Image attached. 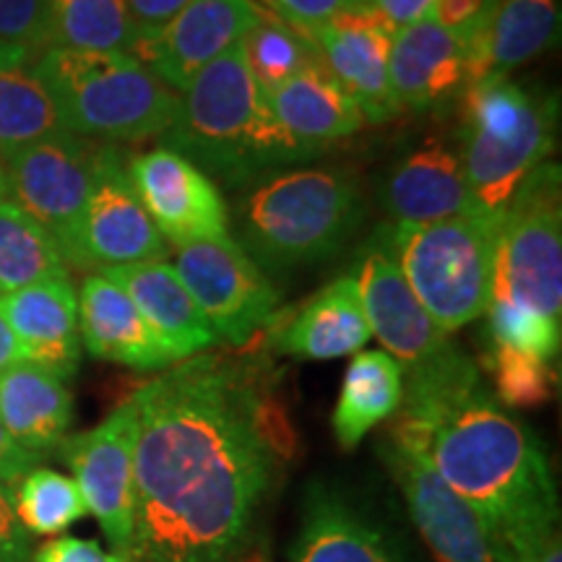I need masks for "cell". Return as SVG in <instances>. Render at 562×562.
<instances>
[{
  "label": "cell",
  "mask_w": 562,
  "mask_h": 562,
  "mask_svg": "<svg viewBox=\"0 0 562 562\" xmlns=\"http://www.w3.org/2000/svg\"><path fill=\"white\" fill-rule=\"evenodd\" d=\"M133 562H245L292 430L258 360L195 355L131 396Z\"/></svg>",
  "instance_id": "cell-1"
},
{
  "label": "cell",
  "mask_w": 562,
  "mask_h": 562,
  "mask_svg": "<svg viewBox=\"0 0 562 562\" xmlns=\"http://www.w3.org/2000/svg\"><path fill=\"white\" fill-rule=\"evenodd\" d=\"M396 414L391 435L417 448L480 516L497 562L521 560L558 533V490L542 446L490 396L459 347L406 375Z\"/></svg>",
  "instance_id": "cell-2"
},
{
  "label": "cell",
  "mask_w": 562,
  "mask_h": 562,
  "mask_svg": "<svg viewBox=\"0 0 562 562\" xmlns=\"http://www.w3.org/2000/svg\"><path fill=\"white\" fill-rule=\"evenodd\" d=\"M165 136L175 151L229 188L250 186L318 154L273 117L245 63L243 42L209 63L178 94Z\"/></svg>",
  "instance_id": "cell-3"
},
{
  "label": "cell",
  "mask_w": 562,
  "mask_h": 562,
  "mask_svg": "<svg viewBox=\"0 0 562 562\" xmlns=\"http://www.w3.org/2000/svg\"><path fill=\"white\" fill-rule=\"evenodd\" d=\"M364 216L360 186L334 167L263 178L237 203L240 248L273 273L334 256Z\"/></svg>",
  "instance_id": "cell-4"
},
{
  "label": "cell",
  "mask_w": 562,
  "mask_h": 562,
  "mask_svg": "<svg viewBox=\"0 0 562 562\" xmlns=\"http://www.w3.org/2000/svg\"><path fill=\"white\" fill-rule=\"evenodd\" d=\"M34 70L50 91L70 136L144 140L170 131L178 94L131 53H83L47 47Z\"/></svg>",
  "instance_id": "cell-5"
},
{
  "label": "cell",
  "mask_w": 562,
  "mask_h": 562,
  "mask_svg": "<svg viewBox=\"0 0 562 562\" xmlns=\"http://www.w3.org/2000/svg\"><path fill=\"white\" fill-rule=\"evenodd\" d=\"M558 102L503 79L463 89L461 170L476 206L501 216L521 182L554 149Z\"/></svg>",
  "instance_id": "cell-6"
},
{
  "label": "cell",
  "mask_w": 562,
  "mask_h": 562,
  "mask_svg": "<svg viewBox=\"0 0 562 562\" xmlns=\"http://www.w3.org/2000/svg\"><path fill=\"white\" fill-rule=\"evenodd\" d=\"M501 220L503 214L472 211L432 224H391L375 243L440 331L453 334L487 311Z\"/></svg>",
  "instance_id": "cell-7"
},
{
  "label": "cell",
  "mask_w": 562,
  "mask_h": 562,
  "mask_svg": "<svg viewBox=\"0 0 562 562\" xmlns=\"http://www.w3.org/2000/svg\"><path fill=\"white\" fill-rule=\"evenodd\" d=\"M560 165L544 161L521 182L497 232L492 294L558 323L562 318Z\"/></svg>",
  "instance_id": "cell-8"
},
{
  "label": "cell",
  "mask_w": 562,
  "mask_h": 562,
  "mask_svg": "<svg viewBox=\"0 0 562 562\" xmlns=\"http://www.w3.org/2000/svg\"><path fill=\"white\" fill-rule=\"evenodd\" d=\"M102 149L97 140L63 133L0 157L5 195L53 237L68 269H76L81 216Z\"/></svg>",
  "instance_id": "cell-9"
},
{
  "label": "cell",
  "mask_w": 562,
  "mask_h": 562,
  "mask_svg": "<svg viewBox=\"0 0 562 562\" xmlns=\"http://www.w3.org/2000/svg\"><path fill=\"white\" fill-rule=\"evenodd\" d=\"M178 271L186 290L220 341L248 344L269 326L279 307V292L261 266L232 237L175 245Z\"/></svg>",
  "instance_id": "cell-10"
},
{
  "label": "cell",
  "mask_w": 562,
  "mask_h": 562,
  "mask_svg": "<svg viewBox=\"0 0 562 562\" xmlns=\"http://www.w3.org/2000/svg\"><path fill=\"white\" fill-rule=\"evenodd\" d=\"M136 412L131 398L91 430L63 440L60 459L74 472L87 513L97 518L112 552L133 562L136 544Z\"/></svg>",
  "instance_id": "cell-11"
},
{
  "label": "cell",
  "mask_w": 562,
  "mask_h": 562,
  "mask_svg": "<svg viewBox=\"0 0 562 562\" xmlns=\"http://www.w3.org/2000/svg\"><path fill=\"white\" fill-rule=\"evenodd\" d=\"M170 245L154 227L133 191L123 154L104 146L79 227L76 269H117L146 261H167Z\"/></svg>",
  "instance_id": "cell-12"
},
{
  "label": "cell",
  "mask_w": 562,
  "mask_h": 562,
  "mask_svg": "<svg viewBox=\"0 0 562 562\" xmlns=\"http://www.w3.org/2000/svg\"><path fill=\"white\" fill-rule=\"evenodd\" d=\"M263 13L256 0H191L161 30L136 40L131 55L182 94L209 63L240 45Z\"/></svg>",
  "instance_id": "cell-13"
},
{
  "label": "cell",
  "mask_w": 562,
  "mask_h": 562,
  "mask_svg": "<svg viewBox=\"0 0 562 562\" xmlns=\"http://www.w3.org/2000/svg\"><path fill=\"white\" fill-rule=\"evenodd\" d=\"M125 172L167 243L229 235V211L216 182L175 149H151L125 161Z\"/></svg>",
  "instance_id": "cell-14"
},
{
  "label": "cell",
  "mask_w": 562,
  "mask_h": 562,
  "mask_svg": "<svg viewBox=\"0 0 562 562\" xmlns=\"http://www.w3.org/2000/svg\"><path fill=\"white\" fill-rule=\"evenodd\" d=\"M381 456L438 562H497L480 516L440 480L417 448L389 435Z\"/></svg>",
  "instance_id": "cell-15"
},
{
  "label": "cell",
  "mask_w": 562,
  "mask_h": 562,
  "mask_svg": "<svg viewBox=\"0 0 562 562\" xmlns=\"http://www.w3.org/2000/svg\"><path fill=\"white\" fill-rule=\"evenodd\" d=\"M355 281L370 334L402 364L404 375L430 368L456 349L375 240L357 263Z\"/></svg>",
  "instance_id": "cell-16"
},
{
  "label": "cell",
  "mask_w": 562,
  "mask_h": 562,
  "mask_svg": "<svg viewBox=\"0 0 562 562\" xmlns=\"http://www.w3.org/2000/svg\"><path fill=\"white\" fill-rule=\"evenodd\" d=\"M300 32L318 47L326 68L362 112V121L381 125L398 115L402 108L393 97L389 76L391 40L396 32L375 5L344 11L326 24Z\"/></svg>",
  "instance_id": "cell-17"
},
{
  "label": "cell",
  "mask_w": 562,
  "mask_h": 562,
  "mask_svg": "<svg viewBox=\"0 0 562 562\" xmlns=\"http://www.w3.org/2000/svg\"><path fill=\"white\" fill-rule=\"evenodd\" d=\"M0 311L16 336L24 362L68 378L81 362L79 294L70 277H55L0 294Z\"/></svg>",
  "instance_id": "cell-18"
},
{
  "label": "cell",
  "mask_w": 562,
  "mask_h": 562,
  "mask_svg": "<svg viewBox=\"0 0 562 562\" xmlns=\"http://www.w3.org/2000/svg\"><path fill=\"white\" fill-rule=\"evenodd\" d=\"M360 292L351 273L302 302L294 313L279 311L269 321V344L297 360H336L360 351L370 341Z\"/></svg>",
  "instance_id": "cell-19"
},
{
  "label": "cell",
  "mask_w": 562,
  "mask_h": 562,
  "mask_svg": "<svg viewBox=\"0 0 562 562\" xmlns=\"http://www.w3.org/2000/svg\"><path fill=\"white\" fill-rule=\"evenodd\" d=\"M389 76L398 108L438 110L469 87L467 45L432 19L417 21L393 34Z\"/></svg>",
  "instance_id": "cell-20"
},
{
  "label": "cell",
  "mask_w": 562,
  "mask_h": 562,
  "mask_svg": "<svg viewBox=\"0 0 562 562\" xmlns=\"http://www.w3.org/2000/svg\"><path fill=\"white\" fill-rule=\"evenodd\" d=\"M383 206L393 224H432L482 211L469 191L459 154L438 138L393 165L383 186Z\"/></svg>",
  "instance_id": "cell-21"
},
{
  "label": "cell",
  "mask_w": 562,
  "mask_h": 562,
  "mask_svg": "<svg viewBox=\"0 0 562 562\" xmlns=\"http://www.w3.org/2000/svg\"><path fill=\"white\" fill-rule=\"evenodd\" d=\"M133 300L172 362L191 360L220 344L180 273L167 261H146L100 271Z\"/></svg>",
  "instance_id": "cell-22"
},
{
  "label": "cell",
  "mask_w": 562,
  "mask_h": 562,
  "mask_svg": "<svg viewBox=\"0 0 562 562\" xmlns=\"http://www.w3.org/2000/svg\"><path fill=\"white\" fill-rule=\"evenodd\" d=\"M79 334L81 347L97 360L157 372L172 364L133 300L100 271L89 273L81 284Z\"/></svg>",
  "instance_id": "cell-23"
},
{
  "label": "cell",
  "mask_w": 562,
  "mask_h": 562,
  "mask_svg": "<svg viewBox=\"0 0 562 562\" xmlns=\"http://www.w3.org/2000/svg\"><path fill=\"white\" fill-rule=\"evenodd\" d=\"M74 419V396L63 378L19 362L0 372V422L37 459L58 451Z\"/></svg>",
  "instance_id": "cell-24"
},
{
  "label": "cell",
  "mask_w": 562,
  "mask_h": 562,
  "mask_svg": "<svg viewBox=\"0 0 562 562\" xmlns=\"http://www.w3.org/2000/svg\"><path fill=\"white\" fill-rule=\"evenodd\" d=\"M560 0H497L487 30L467 45L469 87L503 79L558 45Z\"/></svg>",
  "instance_id": "cell-25"
},
{
  "label": "cell",
  "mask_w": 562,
  "mask_h": 562,
  "mask_svg": "<svg viewBox=\"0 0 562 562\" xmlns=\"http://www.w3.org/2000/svg\"><path fill=\"white\" fill-rule=\"evenodd\" d=\"M266 102L281 128L315 151L355 136L364 123L362 112L323 60L269 91Z\"/></svg>",
  "instance_id": "cell-26"
},
{
  "label": "cell",
  "mask_w": 562,
  "mask_h": 562,
  "mask_svg": "<svg viewBox=\"0 0 562 562\" xmlns=\"http://www.w3.org/2000/svg\"><path fill=\"white\" fill-rule=\"evenodd\" d=\"M292 562H398L389 539L328 487L307 492Z\"/></svg>",
  "instance_id": "cell-27"
},
{
  "label": "cell",
  "mask_w": 562,
  "mask_h": 562,
  "mask_svg": "<svg viewBox=\"0 0 562 562\" xmlns=\"http://www.w3.org/2000/svg\"><path fill=\"white\" fill-rule=\"evenodd\" d=\"M404 398V370L389 351H360L344 375L331 425L336 442L351 451L364 435L398 412Z\"/></svg>",
  "instance_id": "cell-28"
},
{
  "label": "cell",
  "mask_w": 562,
  "mask_h": 562,
  "mask_svg": "<svg viewBox=\"0 0 562 562\" xmlns=\"http://www.w3.org/2000/svg\"><path fill=\"white\" fill-rule=\"evenodd\" d=\"M34 58L21 47L0 50V157L68 133Z\"/></svg>",
  "instance_id": "cell-29"
},
{
  "label": "cell",
  "mask_w": 562,
  "mask_h": 562,
  "mask_svg": "<svg viewBox=\"0 0 562 562\" xmlns=\"http://www.w3.org/2000/svg\"><path fill=\"white\" fill-rule=\"evenodd\" d=\"M50 47L83 53H133L123 0H45Z\"/></svg>",
  "instance_id": "cell-30"
},
{
  "label": "cell",
  "mask_w": 562,
  "mask_h": 562,
  "mask_svg": "<svg viewBox=\"0 0 562 562\" xmlns=\"http://www.w3.org/2000/svg\"><path fill=\"white\" fill-rule=\"evenodd\" d=\"M68 277L58 245L9 195L0 199V294Z\"/></svg>",
  "instance_id": "cell-31"
},
{
  "label": "cell",
  "mask_w": 562,
  "mask_h": 562,
  "mask_svg": "<svg viewBox=\"0 0 562 562\" xmlns=\"http://www.w3.org/2000/svg\"><path fill=\"white\" fill-rule=\"evenodd\" d=\"M243 53L252 81L263 94L281 87L300 70L323 60L307 34L284 24L271 13H263V19L248 32V37L243 40Z\"/></svg>",
  "instance_id": "cell-32"
},
{
  "label": "cell",
  "mask_w": 562,
  "mask_h": 562,
  "mask_svg": "<svg viewBox=\"0 0 562 562\" xmlns=\"http://www.w3.org/2000/svg\"><path fill=\"white\" fill-rule=\"evenodd\" d=\"M21 526L37 537H55L87 516L76 482L55 469L34 467L11 490Z\"/></svg>",
  "instance_id": "cell-33"
},
{
  "label": "cell",
  "mask_w": 562,
  "mask_h": 562,
  "mask_svg": "<svg viewBox=\"0 0 562 562\" xmlns=\"http://www.w3.org/2000/svg\"><path fill=\"white\" fill-rule=\"evenodd\" d=\"M487 372L495 383L497 398L510 409H537L552 402L554 375L550 362L539 357L492 344Z\"/></svg>",
  "instance_id": "cell-34"
},
{
  "label": "cell",
  "mask_w": 562,
  "mask_h": 562,
  "mask_svg": "<svg viewBox=\"0 0 562 562\" xmlns=\"http://www.w3.org/2000/svg\"><path fill=\"white\" fill-rule=\"evenodd\" d=\"M490 339L501 347H510L526 355L550 362L560 351V326L542 318V315L526 311L503 294H490L487 302Z\"/></svg>",
  "instance_id": "cell-35"
},
{
  "label": "cell",
  "mask_w": 562,
  "mask_h": 562,
  "mask_svg": "<svg viewBox=\"0 0 562 562\" xmlns=\"http://www.w3.org/2000/svg\"><path fill=\"white\" fill-rule=\"evenodd\" d=\"M0 45L45 53L50 47L45 0H0Z\"/></svg>",
  "instance_id": "cell-36"
},
{
  "label": "cell",
  "mask_w": 562,
  "mask_h": 562,
  "mask_svg": "<svg viewBox=\"0 0 562 562\" xmlns=\"http://www.w3.org/2000/svg\"><path fill=\"white\" fill-rule=\"evenodd\" d=\"M497 0H432L430 19L463 45H472L487 30Z\"/></svg>",
  "instance_id": "cell-37"
},
{
  "label": "cell",
  "mask_w": 562,
  "mask_h": 562,
  "mask_svg": "<svg viewBox=\"0 0 562 562\" xmlns=\"http://www.w3.org/2000/svg\"><path fill=\"white\" fill-rule=\"evenodd\" d=\"M266 13L294 26V30H307L339 16L344 11L364 9L372 0H258Z\"/></svg>",
  "instance_id": "cell-38"
},
{
  "label": "cell",
  "mask_w": 562,
  "mask_h": 562,
  "mask_svg": "<svg viewBox=\"0 0 562 562\" xmlns=\"http://www.w3.org/2000/svg\"><path fill=\"white\" fill-rule=\"evenodd\" d=\"M32 562H131L121 554L108 552L102 544L79 537H58L42 544Z\"/></svg>",
  "instance_id": "cell-39"
},
{
  "label": "cell",
  "mask_w": 562,
  "mask_h": 562,
  "mask_svg": "<svg viewBox=\"0 0 562 562\" xmlns=\"http://www.w3.org/2000/svg\"><path fill=\"white\" fill-rule=\"evenodd\" d=\"M188 3H191V0H123V9L133 26V34H136V40H140L161 30V26L178 16ZM133 45H136V42H133Z\"/></svg>",
  "instance_id": "cell-40"
},
{
  "label": "cell",
  "mask_w": 562,
  "mask_h": 562,
  "mask_svg": "<svg viewBox=\"0 0 562 562\" xmlns=\"http://www.w3.org/2000/svg\"><path fill=\"white\" fill-rule=\"evenodd\" d=\"M30 537L13 510L11 490L0 484V562H30Z\"/></svg>",
  "instance_id": "cell-41"
},
{
  "label": "cell",
  "mask_w": 562,
  "mask_h": 562,
  "mask_svg": "<svg viewBox=\"0 0 562 562\" xmlns=\"http://www.w3.org/2000/svg\"><path fill=\"white\" fill-rule=\"evenodd\" d=\"M37 456L24 451V448L11 438L9 430H5L3 422H0V484L13 490L21 476L37 467Z\"/></svg>",
  "instance_id": "cell-42"
},
{
  "label": "cell",
  "mask_w": 562,
  "mask_h": 562,
  "mask_svg": "<svg viewBox=\"0 0 562 562\" xmlns=\"http://www.w3.org/2000/svg\"><path fill=\"white\" fill-rule=\"evenodd\" d=\"M375 11L389 21L391 30H406V26L417 24V21L430 19L432 0H372Z\"/></svg>",
  "instance_id": "cell-43"
},
{
  "label": "cell",
  "mask_w": 562,
  "mask_h": 562,
  "mask_svg": "<svg viewBox=\"0 0 562 562\" xmlns=\"http://www.w3.org/2000/svg\"><path fill=\"white\" fill-rule=\"evenodd\" d=\"M24 362V355H21V347L13 336L9 321H5L3 311H0V372L13 368V364Z\"/></svg>",
  "instance_id": "cell-44"
},
{
  "label": "cell",
  "mask_w": 562,
  "mask_h": 562,
  "mask_svg": "<svg viewBox=\"0 0 562 562\" xmlns=\"http://www.w3.org/2000/svg\"><path fill=\"white\" fill-rule=\"evenodd\" d=\"M516 562H562V552H560V537L554 533L552 539H547L542 547L531 550L529 554H524L521 560Z\"/></svg>",
  "instance_id": "cell-45"
},
{
  "label": "cell",
  "mask_w": 562,
  "mask_h": 562,
  "mask_svg": "<svg viewBox=\"0 0 562 562\" xmlns=\"http://www.w3.org/2000/svg\"><path fill=\"white\" fill-rule=\"evenodd\" d=\"M5 195V178H3V167H0V199Z\"/></svg>",
  "instance_id": "cell-46"
},
{
  "label": "cell",
  "mask_w": 562,
  "mask_h": 562,
  "mask_svg": "<svg viewBox=\"0 0 562 562\" xmlns=\"http://www.w3.org/2000/svg\"><path fill=\"white\" fill-rule=\"evenodd\" d=\"M3 47H11V45H0V50H3Z\"/></svg>",
  "instance_id": "cell-47"
}]
</instances>
